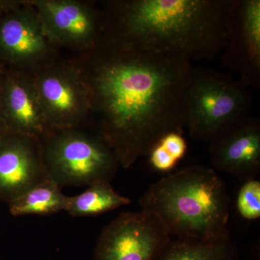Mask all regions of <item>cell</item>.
I'll return each mask as SVG.
<instances>
[{
  "instance_id": "obj_10",
  "label": "cell",
  "mask_w": 260,
  "mask_h": 260,
  "mask_svg": "<svg viewBox=\"0 0 260 260\" xmlns=\"http://www.w3.org/2000/svg\"><path fill=\"white\" fill-rule=\"evenodd\" d=\"M222 61L247 88L260 85V1L234 0Z\"/></svg>"
},
{
  "instance_id": "obj_11",
  "label": "cell",
  "mask_w": 260,
  "mask_h": 260,
  "mask_svg": "<svg viewBox=\"0 0 260 260\" xmlns=\"http://www.w3.org/2000/svg\"><path fill=\"white\" fill-rule=\"evenodd\" d=\"M46 178L42 140L8 132L0 140V201L8 204Z\"/></svg>"
},
{
  "instance_id": "obj_5",
  "label": "cell",
  "mask_w": 260,
  "mask_h": 260,
  "mask_svg": "<svg viewBox=\"0 0 260 260\" xmlns=\"http://www.w3.org/2000/svg\"><path fill=\"white\" fill-rule=\"evenodd\" d=\"M252 96L232 76L212 69H194L186 102L185 129L192 139L210 143L249 116Z\"/></svg>"
},
{
  "instance_id": "obj_12",
  "label": "cell",
  "mask_w": 260,
  "mask_h": 260,
  "mask_svg": "<svg viewBox=\"0 0 260 260\" xmlns=\"http://www.w3.org/2000/svg\"><path fill=\"white\" fill-rule=\"evenodd\" d=\"M210 162L216 170L246 181L260 173V121L249 115L210 143Z\"/></svg>"
},
{
  "instance_id": "obj_17",
  "label": "cell",
  "mask_w": 260,
  "mask_h": 260,
  "mask_svg": "<svg viewBox=\"0 0 260 260\" xmlns=\"http://www.w3.org/2000/svg\"><path fill=\"white\" fill-rule=\"evenodd\" d=\"M237 208L242 218L254 220L260 218V181H244L237 195Z\"/></svg>"
},
{
  "instance_id": "obj_9",
  "label": "cell",
  "mask_w": 260,
  "mask_h": 260,
  "mask_svg": "<svg viewBox=\"0 0 260 260\" xmlns=\"http://www.w3.org/2000/svg\"><path fill=\"white\" fill-rule=\"evenodd\" d=\"M57 57L30 0L0 17V59L10 68L31 73Z\"/></svg>"
},
{
  "instance_id": "obj_4",
  "label": "cell",
  "mask_w": 260,
  "mask_h": 260,
  "mask_svg": "<svg viewBox=\"0 0 260 260\" xmlns=\"http://www.w3.org/2000/svg\"><path fill=\"white\" fill-rule=\"evenodd\" d=\"M41 140L47 177L60 187L110 182L120 167L114 150L93 130H50Z\"/></svg>"
},
{
  "instance_id": "obj_16",
  "label": "cell",
  "mask_w": 260,
  "mask_h": 260,
  "mask_svg": "<svg viewBox=\"0 0 260 260\" xmlns=\"http://www.w3.org/2000/svg\"><path fill=\"white\" fill-rule=\"evenodd\" d=\"M131 200L116 192L109 181L98 182L74 197H68L64 211L73 217L92 216L108 213Z\"/></svg>"
},
{
  "instance_id": "obj_19",
  "label": "cell",
  "mask_w": 260,
  "mask_h": 260,
  "mask_svg": "<svg viewBox=\"0 0 260 260\" xmlns=\"http://www.w3.org/2000/svg\"><path fill=\"white\" fill-rule=\"evenodd\" d=\"M26 2L27 0H25V1L24 0L23 1H20V0L0 1V17L23 6L26 3Z\"/></svg>"
},
{
  "instance_id": "obj_14",
  "label": "cell",
  "mask_w": 260,
  "mask_h": 260,
  "mask_svg": "<svg viewBox=\"0 0 260 260\" xmlns=\"http://www.w3.org/2000/svg\"><path fill=\"white\" fill-rule=\"evenodd\" d=\"M230 234L214 240L171 239L155 260H238Z\"/></svg>"
},
{
  "instance_id": "obj_15",
  "label": "cell",
  "mask_w": 260,
  "mask_h": 260,
  "mask_svg": "<svg viewBox=\"0 0 260 260\" xmlns=\"http://www.w3.org/2000/svg\"><path fill=\"white\" fill-rule=\"evenodd\" d=\"M67 200L60 186L47 177L10 202L8 206L13 216L50 215L64 210Z\"/></svg>"
},
{
  "instance_id": "obj_2",
  "label": "cell",
  "mask_w": 260,
  "mask_h": 260,
  "mask_svg": "<svg viewBox=\"0 0 260 260\" xmlns=\"http://www.w3.org/2000/svg\"><path fill=\"white\" fill-rule=\"evenodd\" d=\"M234 0H113L104 34L148 52L189 61L221 55Z\"/></svg>"
},
{
  "instance_id": "obj_20",
  "label": "cell",
  "mask_w": 260,
  "mask_h": 260,
  "mask_svg": "<svg viewBox=\"0 0 260 260\" xmlns=\"http://www.w3.org/2000/svg\"><path fill=\"white\" fill-rule=\"evenodd\" d=\"M8 129H7L6 126H5V123L3 122V119L0 117V140L2 138L6 135L8 133Z\"/></svg>"
},
{
  "instance_id": "obj_18",
  "label": "cell",
  "mask_w": 260,
  "mask_h": 260,
  "mask_svg": "<svg viewBox=\"0 0 260 260\" xmlns=\"http://www.w3.org/2000/svg\"><path fill=\"white\" fill-rule=\"evenodd\" d=\"M149 162L154 170L160 173L172 172L180 158L170 147L159 141L148 154Z\"/></svg>"
},
{
  "instance_id": "obj_21",
  "label": "cell",
  "mask_w": 260,
  "mask_h": 260,
  "mask_svg": "<svg viewBox=\"0 0 260 260\" xmlns=\"http://www.w3.org/2000/svg\"><path fill=\"white\" fill-rule=\"evenodd\" d=\"M5 72L3 71L0 69V90H1L2 85H3V79H4V76Z\"/></svg>"
},
{
  "instance_id": "obj_7",
  "label": "cell",
  "mask_w": 260,
  "mask_h": 260,
  "mask_svg": "<svg viewBox=\"0 0 260 260\" xmlns=\"http://www.w3.org/2000/svg\"><path fill=\"white\" fill-rule=\"evenodd\" d=\"M171 239L154 214L121 213L103 229L94 260H155Z\"/></svg>"
},
{
  "instance_id": "obj_6",
  "label": "cell",
  "mask_w": 260,
  "mask_h": 260,
  "mask_svg": "<svg viewBox=\"0 0 260 260\" xmlns=\"http://www.w3.org/2000/svg\"><path fill=\"white\" fill-rule=\"evenodd\" d=\"M48 132L88 124V90L71 59L57 57L31 72Z\"/></svg>"
},
{
  "instance_id": "obj_13",
  "label": "cell",
  "mask_w": 260,
  "mask_h": 260,
  "mask_svg": "<svg viewBox=\"0 0 260 260\" xmlns=\"http://www.w3.org/2000/svg\"><path fill=\"white\" fill-rule=\"evenodd\" d=\"M0 117L9 133L42 139L45 116L30 72L10 68L0 90Z\"/></svg>"
},
{
  "instance_id": "obj_3",
  "label": "cell",
  "mask_w": 260,
  "mask_h": 260,
  "mask_svg": "<svg viewBox=\"0 0 260 260\" xmlns=\"http://www.w3.org/2000/svg\"><path fill=\"white\" fill-rule=\"evenodd\" d=\"M230 202L225 181L213 169L192 165L152 184L139 204L158 217L172 238L214 240L230 234Z\"/></svg>"
},
{
  "instance_id": "obj_1",
  "label": "cell",
  "mask_w": 260,
  "mask_h": 260,
  "mask_svg": "<svg viewBox=\"0 0 260 260\" xmlns=\"http://www.w3.org/2000/svg\"><path fill=\"white\" fill-rule=\"evenodd\" d=\"M71 61L88 90V124L114 150L120 167L146 156L162 137L185 129L194 68L103 35Z\"/></svg>"
},
{
  "instance_id": "obj_8",
  "label": "cell",
  "mask_w": 260,
  "mask_h": 260,
  "mask_svg": "<svg viewBox=\"0 0 260 260\" xmlns=\"http://www.w3.org/2000/svg\"><path fill=\"white\" fill-rule=\"evenodd\" d=\"M44 34L56 49L88 50L104 34L102 9L82 0H30Z\"/></svg>"
}]
</instances>
